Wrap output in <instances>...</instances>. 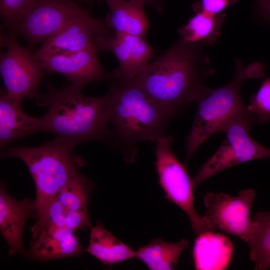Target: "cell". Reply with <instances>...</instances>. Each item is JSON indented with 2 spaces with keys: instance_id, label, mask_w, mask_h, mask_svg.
<instances>
[{
  "instance_id": "cell-28",
  "label": "cell",
  "mask_w": 270,
  "mask_h": 270,
  "mask_svg": "<svg viewBox=\"0 0 270 270\" xmlns=\"http://www.w3.org/2000/svg\"><path fill=\"white\" fill-rule=\"evenodd\" d=\"M236 2V0H200L193 5L195 12L202 11L217 15L229 5Z\"/></svg>"
},
{
  "instance_id": "cell-9",
  "label": "cell",
  "mask_w": 270,
  "mask_h": 270,
  "mask_svg": "<svg viewBox=\"0 0 270 270\" xmlns=\"http://www.w3.org/2000/svg\"><path fill=\"white\" fill-rule=\"evenodd\" d=\"M256 195L252 188L242 190L234 196L207 192L204 197L206 211L203 216L216 228L248 244L254 230L250 212Z\"/></svg>"
},
{
  "instance_id": "cell-14",
  "label": "cell",
  "mask_w": 270,
  "mask_h": 270,
  "mask_svg": "<svg viewBox=\"0 0 270 270\" xmlns=\"http://www.w3.org/2000/svg\"><path fill=\"white\" fill-rule=\"evenodd\" d=\"M31 231L32 239L28 254L34 260L78 256L84 252L74 231L65 226L31 228Z\"/></svg>"
},
{
  "instance_id": "cell-12",
  "label": "cell",
  "mask_w": 270,
  "mask_h": 270,
  "mask_svg": "<svg viewBox=\"0 0 270 270\" xmlns=\"http://www.w3.org/2000/svg\"><path fill=\"white\" fill-rule=\"evenodd\" d=\"M94 47L68 54L35 55L44 70L60 74L71 83L84 88L88 84L108 80Z\"/></svg>"
},
{
  "instance_id": "cell-20",
  "label": "cell",
  "mask_w": 270,
  "mask_h": 270,
  "mask_svg": "<svg viewBox=\"0 0 270 270\" xmlns=\"http://www.w3.org/2000/svg\"><path fill=\"white\" fill-rule=\"evenodd\" d=\"M188 240L170 242L160 238L140 246L136 250L135 258L142 260L151 270L175 269L182 252L188 246Z\"/></svg>"
},
{
  "instance_id": "cell-16",
  "label": "cell",
  "mask_w": 270,
  "mask_h": 270,
  "mask_svg": "<svg viewBox=\"0 0 270 270\" xmlns=\"http://www.w3.org/2000/svg\"><path fill=\"white\" fill-rule=\"evenodd\" d=\"M233 244L227 236L207 231L196 236L192 250L195 269L223 270L230 262Z\"/></svg>"
},
{
  "instance_id": "cell-18",
  "label": "cell",
  "mask_w": 270,
  "mask_h": 270,
  "mask_svg": "<svg viewBox=\"0 0 270 270\" xmlns=\"http://www.w3.org/2000/svg\"><path fill=\"white\" fill-rule=\"evenodd\" d=\"M22 104L11 98L6 90L0 95V146L3 148L16 140L31 135L38 118L26 114Z\"/></svg>"
},
{
  "instance_id": "cell-6",
  "label": "cell",
  "mask_w": 270,
  "mask_h": 270,
  "mask_svg": "<svg viewBox=\"0 0 270 270\" xmlns=\"http://www.w3.org/2000/svg\"><path fill=\"white\" fill-rule=\"evenodd\" d=\"M249 113L234 120L221 130L225 138L216 152L202 166L192 178L194 190L214 174L238 164L270 158V149L254 140L249 133L256 124Z\"/></svg>"
},
{
  "instance_id": "cell-23",
  "label": "cell",
  "mask_w": 270,
  "mask_h": 270,
  "mask_svg": "<svg viewBox=\"0 0 270 270\" xmlns=\"http://www.w3.org/2000/svg\"><path fill=\"white\" fill-rule=\"evenodd\" d=\"M94 184L79 172L60 189L56 199L68 210H88Z\"/></svg>"
},
{
  "instance_id": "cell-26",
  "label": "cell",
  "mask_w": 270,
  "mask_h": 270,
  "mask_svg": "<svg viewBox=\"0 0 270 270\" xmlns=\"http://www.w3.org/2000/svg\"><path fill=\"white\" fill-rule=\"evenodd\" d=\"M67 210L56 198L49 206L45 213L37 218L32 228H40L64 226L65 216Z\"/></svg>"
},
{
  "instance_id": "cell-27",
  "label": "cell",
  "mask_w": 270,
  "mask_h": 270,
  "mask_svg": "<svg viewBox=\"0 0 270 270\" xmlns=\"http://www.w3.org/2000/svg\"><path fill=\"white\" fill-rule=\"evenodd\" d=\"M65 227L76 231L91 227L88 210H67L64 220Z\"/></svg>"
},
{
  "instance_id": "cell-25",
  "label": "cell",
  "mask_w": 270,
  "mask_h": 270,
  "mask_svg": "<svg viewBox=\"0 0 270 270\" xmlns=\"http://www.w3.org/2000/svg\"><path fill=\"white\" fill-rule=\"evenodd\" d=\"M34 0H0V15L5 27L12 30L21 21Z\"/></svg>"
},
{
  "instance_id": "cell-2",
  "label": "cell",
  "mask_w": 270,
  "mask_h": 270,
  "mask_svg": "<svg viewBox=\"0 0 270 270\" xmlns=\"http://www.w3.org/2000/svg\"><path fill=\"white\" fill-rule=\"evenodd\" d=\"M84 88L71 83L60 88L48 84L46 92L36 96L40 106L46 112L33 126L31 134L38 132L54 134L65 144L74 149L90 140L114 144V134L108 124L104 96L84 95Z\"/></svg>"
},
{
  "instance_id": "cell-1",
  "label": "cell",
  "mask_w": 270,
  "mask_h": 270,
  "mask_svg": "<svg viewBox=\"0 0 270 270\" xmlns=\"http://www.w3.org/2000/svg\"><path fill=\"white\" fill-rule=\"evenodd\" d=\"M204 43L180 38L135 76L138 82L173 116L186 110L210 89L204 82L214 73Z\"/></svg>"
},
{
  "instance_id": "cell-22",
  "label": "cell",
  "mask_w": 270,
  "mask_h": 270,
  "mask_svg": "<svg viewBox=\"0 0 270 270\" xmlns=\"http://www.w3.org/2000/svg\"><path fill=\"white\" fill-rule=\"evenodd\" d=\"M254 230L248 244L250 257L256 270L270 267V210L257 212L254 219Z\"/></svg>"
},
{
  "instance_id": "cell-7",
  "label": "cell",
  "mask_w": 270,
  "mask_h": 270,
  "mask_svg": "<svg viewBox=\"0 0 270 270\" xmlns=\"http://www.w3.org/2000/svg\"><path fill=\"white\" fill-rule=\"evenodd\" d=\"M172 141V136L166 135L154 142L155 165L159 183L166 193V197L185 212L196 236L204 232H216V228L196 210L192 178L185 165L172 152L170 147Z\"/></svg>"
},
{
  "instance_id": "cell-13",
  "label": "cell",
  "mask_w": 270,
  "mask_h": 270,
  "mask_svg": "<svg viewBox=\"0 0 270 270\" xmlns=\"http://www.w3.org/2000/svg\"><path fill=\"white\" fill-rule=\"evenodd\" d=\"M98 51L106 50L116 58L118 66L113 75L131 78L143 72L153 57L154 49L144 37L116 32L102 37L98 41Z\"/></svg>"
},
{
  "instance_id": "cell-10",
  "label": "cell",
  "mask_w": 270,
  "mask_h": 270,
  "mask_svg": "<svg viewBox=\"0 0 270 270\" xmlns=\"http://www.w3.org/2000/svg\"><path fill=\"white\" fill-rule=\"evenodd\" d=\"M86 10L74 0H34L14 30L33 46L42 43Z\"/></svg>"
},
{
  "instance_id": "cell-5",
  "label": "cell",
  "mask_w": 270,
  "mask_h": 270,
  "mask_svg": "<svg viewBox=\"0 0 270 270\" xmlns=\"http://www.w3.org/2000/svg\"><path fill=\"white\" fill-rule=\"evenodd\" d=\"M72 151L57 138L38 147L2 148V157L20 158L28 168L36 188V218L45 213L60 189L78 172Z\"/></svg>"
},
{
  "instance_id": "cell-29",
  "label": "cell",
  "mask_w": 270,
  "mask_h": 270,
  "mask_svg": "<svg viewBox=\"0 0 270 270\" xmlns=\"http://www.w3.org/2000/svg\"><path fill=\"white\" fill-rule=\"evenodd\" d=\"M80 2H88L94 0H78ZM155 12L162 14L164 9L163 0H142Z\"/></svg>"
},
{
  "instance_id": "cell-21",
  "label": "cell",
  "mask_w": 270,
  "mask_h": 270,
  "mask_svg": "<svg viewBox=\"0 0 270 270\" xmlns=\"http://www.w3.org/2000/svg\"><path fill=\"white\" fill-rule=\"evenodd\" d=\"M195 12L188 23L179 30L180 38L186 42L212 44L218 38L224 16H217L202 11Z\"/></svg>"
},
{
  "instance_id": "cell-19",
  "label": "cell",
  "mask_w": 270,
  "mask_h": 270,
  "mask_svg": "<svg viewBox=\"0 0 270 270\" xmlns=\"http://www.w3.org/2000/svg\"><path fill=\"white\" fill-rule=\"evenodd\" d=\"M104 264L112 266L135 258L136 250L114 236L96 221L92 228L89 245L86 250Z\"/></svg>"
},
{
  "instance_id": "cell-11",
  "label": "cell",
  "mask_w": 270,
  "mask_h": 270,
  "mask_svg": "<svg viewBox=\"0 0 270 270\" xmlns=\"http://www.w3.org/2000/svg\"><path fill=\"white\" fill-rule=\"evenodd\" d=\"M110 30L104 20L96 18L86 10L44 41L34 54L36 56L64 54L92 47L97 48L98 40L111 34Z\"/></svg>"
},
{
  "instance_id": "cell-17",
  "label": "cell",
  "mask_w": 270,
  "mask_h": 270,
  "mask_svg": "<svg viewBox=\"0 0 270 270\" xmlns=\"http://www.w3.org/2000/svg\"><path fill=\"white\" fill-rule=\"evenodd\" d=\"M110 12L104 19L107 26L116 32L144 37L149 27L142 0H104Z\"/></svg>"
},
{
  "instance_id": "cell-8",
  "label": "cell",
  "mask_w": 270,
  "mask_h": 270,
  "mask_svg": "<svg viewBox=\"0 0 270 270\" xmlns=\"http://www.w3.org/2000/svg\"><path fill=\"white\" fill-rule=\"evenodd\" d=\"M1 42L6 46L0 56V72L6 92L21 104L26 97L35 98L44 76L40 62L13 35L2 34Z\"/></svg>"
},
{
  "instance_id": "cell-30",
  "label": "cell",
  "mask_w": 270,
  "mask_h": 270,
  "mask_svg": "<svg viewBox=\"0 0 270 270\" xmlns=\"http://www.w3.org/2000/svg\"><path fill=\"white\" fill-rule=\"evenodd\" d=\"M258 4L262 14L270 20V0H258Z\"/></svg>"
},
{
  "instance_id": "cell-4",
  "label": "cell",
  "mask_w": 270,
  "mask_h": 270,
  "mask_svg": "<svg viewBox=\"0 0 270 270\" xmlns=\"http://www.w3.org/2000/svg\"><path fill=\"white\" fill-rule=\"evenodd\" d=\"M236 64L234 75L229 82L219 88H210L196 101V114L186 139V163L210 137L221 132L231 121L250 112L242 98V86L247 79L263 77L264 66L258 62L243 66L239 59Z\"/></svg>"
},
{
  "instance_id": "cell-24",
  "label": "cell",
  "mask_w": 270,
  "mask_h": 270,
  "mask_svg": "<svg viewBox=\"0 0 270 270\" xmlns=\"http://www.w3.org/2000/svg\"><path fill=\"white\" fill-rule=\"evenodd\" d=\"M247 108L257 123L270 120V78H266L258 92L251 96Z\"/></svg>"
},
{
  "instance_id": "cell-3",
  "label": "cell",
  "mask_w": 270,
  "mask_h": 270,
  "mask_svg": "<svg viewBox=\"0 0 270 270\" xmlns=\"http://www.w3.org/2000/svg\"><path fill=\"white\" fill-rule=\"evenodd\" d=\"M108 90L104 95L109 122L113 127L114 145L120 149L124 160L134 162L136 144L154 141L166 136L174 118L151 97L134 77L118 76L110 73Z\"/></svg>"
},
{
  "instance_id": "cell-15",
  "label": "cell",
  "mask_w": 270,
  "mask_h": 270,
  "mask_svg": "<svg viewBox=\"0 0 270 270\" xmlns=\"http://www.w3.org/2000/svg\"><path fill=\"white\" fill-rule=\"evenodd\" d=\"M36 217L34 201L26 198L17 200L10 196L3 182L0 186V231L9 248V256L25 254L23 230L26 220Z\"/></svg>"
}]
</instances>
